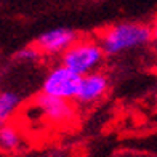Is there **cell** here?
<instances>
[{"mask_svg":"<svg viewBox=\"0 0 157 157\" xmlns=\"http://www.w3.org/2000/svg\"><path fill=\"white\" fill-rule=\"evenodd\" d=\"M151 26L143 23H133V21L112 24L108 29L99 32L98 37L106 56H116L127 52V50L144 47L151 44Z\"/></svg>","mask_w":157,"mask_h":157,"instance_id":"obj_1","label":"cell"},{"mask_svg":"<svg viewBox=\"0 0 157 157\" xmlns=\"http://www.w3.org/2000/svg\"><path fill=\"white\" fill-rule=\"evenodd\" d=\"M104 50L99 40L82 37L77 39L66 52L59 56L61 64H64L71 71L78 75H87L90 72L99 71L104 61Z\"/></svg>","mask_w":157,"mask_h":157,"instance_id":"obj_2","label":"cell"},{"mask_svg":"<svg viewBox=\"0 0 157 157\" xmlns=\"http://www.w3.org/2000/svg\"><path fill=\"white\" fill-rule=\"evenodd\" d=\"M80 78L82 75L75 74L64 64H59V66H55L48 71V74L42 82L40 91L64 99H75Z\"/></svg>","mask_w":157,"mask_h":157,"instance_id":"obj_3","label":"cell"},{"mask_svg":"<svg viewBox=\"0 0 157 157\" xmlns=\"http://www.w3.org/2000/svg\"><path fill=\"white\" fill-rule=\"evenodd\" d=\"M72 99H64L40 93L34 98L32 106L44 116L48 122L55 125H66L75 119V106L71 103Z\"/></svg>","mask_w":157,"mask_h":157,"instance_id":"obj_4","label":"cell"},{"mask_svg":"<svg viewBox=\"0 0 157 157\" xmlns=\"http://www.w3.org/2000/svg\"><path fill=\"white\" fill-rule=\"evenodd\" d=\"M109 90V77L101 71L82 75L74 101L80 106H90L99 101Z\"/></svg>","mask_w":157,"mask_h":157,"instance_id":"obj_5","label":"cell"},{"mask_svg":"<svg viewBox=\"0 0 157 157\" xmlns=\"http://www.w3.org/2000/svg\"><path fill=\"white\" fill-rule=\"evenodd\" d=\"M77 39H78L77 34L72 29H69V27H56V29L40 34L37 40H35V45L39 47L42 55L61 56Z\"/></svg>","mask_w":157,"mask_h":157,"instance_id":"obj_6","label":"cell"},{"mask_svg":"<svg viewBox=\"0 0 157 157\" xmlns=\"http://www.w3.org/2000/svg\"><path fill=\"white\" fill-rule=\"evenodd\" d=\"M23 98L13 90H0V125L8 124V120L19 109Z\"/></svg>","mask_w":157,"mask_h":157,"instance_id":"obj_7","label":"cell"},{"mask_svg":"<svg viewBox=\"0 0 157 157\" xmlns=\"http://www.w3.org/2000/svg\"><path fill=\"white\" fill-rule=\"evenodd\" d=\"M21 144V135L16 127L3 124L0 125V149L2 151H15Z\"/></svg>","mask_w":157,"mask_h":157,"instance_id":"obj_8","label":"cell"},{"mask_svg":"<svg viewBox=\"0 0 157 157\" xmlns=\"http://www.w3.org/2000/svg\"><path fill=\"white\" fill-rule=\"evenodd\" d=\"M39 58H42V52L39 50L37 45H29V47H24V48H21L19 52L16 53V59L19 61H27V63H34V61H37Z\"/></svg>","mask_w":157,"mask_h":157,"instance_id":"obj_9","label":"cell"},{"mask_svg":"<svg viewBox=\"0 0 157 157\" xmlns=\"http://www.w3.org/2000/svg\"><path fill=\"white\" fill-rule=\"evenodd\" d=\"M151 31H152V39H151V44H152V48H154V52L157 55V19L152 23L151 26Z\"/></svg>","mask_w":157,"mask_h":157,"instance_id":"obj_10","label":"cell"}]
</instances>
